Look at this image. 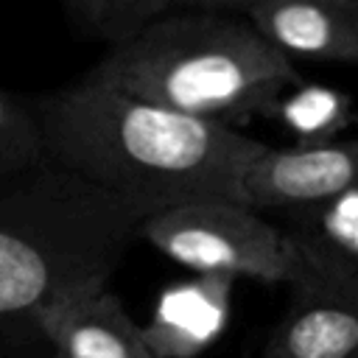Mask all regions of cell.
<instances>
[{"mask_svg": "<svg viewBox=\"0 0 358 358\" xmlns=\"http://www.w3.org/2000/svg\"><path fill=\"white\" fill-rule=\"evenodd\" d=\"M34 103L48 165L112 196L140 218L193 204L241 201L260 140L179 115L84 76Z\"/></svg>", "mask_w": 358, "mask_h": 358, "instance_id": "6da1fadb", "label": "cell"}, {"mask_svg": "<svg viewBox=\"0 0 358 358\" xmlns=\"http://www.w3.org/2000/svg\"><path fill=\"white\" fill-rule=\"evenodd\" d=\"M140 221L48 162L0 190V358H53L42 316L106 288Z\"/></svg>", "mask_w": 358, "mask_h": 358, "instance_id": "7a4b0ae2", "label": "cell"}, {"mask_svg": "<svg viewBox=\"0 0 358 358\" xmlns=\"http://www.w3.org/2000/svg\"><path fill=\"white\" fill-rule=\"evenodd\" d=\"M87 76L229 129L271 115L302 84L294 62L235 11V0H187Z\"/></svg>", "mask_w": 358, "mask_h": 358, "instance_id": "3957f363", "label": "cell"}, {"mask_svg": "<svg viewBox=\"0 0 358 358\" xmlns=\"http://www.w3.org/2000/svg\"><path fill=\"white\" fill-rule=\"evenodd\" d=\"M137 238L193 274L263 282L291 277L282 229L238 201L210 199L157 213L140 221Z\"/></svg>", "mask_w": 358, "mask_h": 358, "instance_id": "277c9868", "label": "cell"}, {"mask_svg": "<svg viewBox=\"0 0 358 358\" xmlns=\"http://www.w3.org/2000/svg\"><path fill=\"white\" fill-rule=\"evenodd\" d=\"M358 187V137L322 145L260 151L241 176V201L252 210L296 213Z\"/></svg>", "mask_w": 358, "mask_h": 358, "instance_id": "5b68a950", "label": "cell"}, {"mask_svg": "<svg viewBox=\"0 0 358 358\" xmlns=\"http://www.w3.org/2000/svg\"><path fill=\"white\" fill-rule=\"evenodd\" d=\"M260 358H358V280L288 282V305Z\"/></svg>", "mask_w": 358, "mask_h": 358, "instance_id": "8992f818", "label": "cell"}, {"mask_svg": "<svg viewBox=\"0 0 358 358\" xmlns=\"http://www.w3.org/2000/svg\"><path fill=\"white\" fill-rule=\"evenodd\" d=\"M280 53L358 64V0H235Z\"/></svg>", "mask_w": 358, "mask_h": 358, "instance_id": "52a82bcc", "label": "cell"}, {"mask_svg": "<svg viewBox=\"0 0 358 358\" xmlns=\"http://www.w3.org/2000/svg\"><path fill=\"white\" fill-rule=\"evenodd\" d=\"M280 229L291 263L288 282L358 280V187L288 213V227Z\"/></svg>", "mask_w": 358, "mask_h": 358, "instance_id": "ba28073f", "label": "cell"}, {"mask_svg": "<svg viewBox=\"0 0 358 358\" xmlns=\"http://www.w3.org/2000/svg\"><path fill=\"white\" fill-rule=\"evenodd\" d=\"M53 358H159L143 327L106 288L59 302L42 316Z\"/></svg>", "mask_w": 358, "mask_h": 358, "instance_id": "9c48e42d", "label": "cell"}, {"mask_svg": "<svg viewBox=\"0 0 358 358\" xmlns=\"http://www.w3.org/2000/svg\"><path fill=\"white\" fill-rule=\"evenodd\" d=\"M235 280L221 274H193L168 285L143 327L148 347L159 358H199L227 327Z\"/></svg>", "mask_w": 358, "mask_h": 358, "instance_id": "30bf717a", "label": "cell"}, {"mask_svg": "<svg viewBox=\"0 0 358 358\" xmlns=\"http://www.w3.org/2000/svg\"><path fill=\"white\" fill-rule=\"evenodd\" d=\"M187 0H59L70 31L90 42L120 50L143 36L157 20L179 11Z\"/></svg>", "mask_w": 358, "mask_h": 358, "instance_id": "8fae6325", "label": "cell"}, {"mask_svg": "<svg viewBox=\"0 0 358 358\" xmlns=\"http://www.w3.org/2000/svg\"><path fill=\"white\" fill-rule=\"evenodd\" d=\"M271 115H277L299 137L296 145L336 143L338 131H344L352 123V109L344 95H338L330 87L305 81L294 87Z\"/></svg>", "mask_w": 358, "mask_h": 358, "instance_id": "7c38bea8", "label": "cell"}, {"mask_svg": "<svg viewBox=\"0 0 358 358\" xmlns=\"http://www.w3.org/2000/svg\"><path fill=\"white\" fill-rule=\"evenodd\" d=\"M42 129L31 101L0 87V190L45 165Z\"/></svg>", "mask_w": 358, "mask_h": 358, "instance_id": "4fadbf2b", "label": "cell"}]
</instances>
